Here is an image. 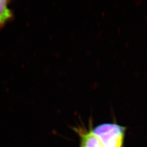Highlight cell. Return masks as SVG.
Returning <instances> with one entry per match:
<instances>
[{"label": "cell", "instance_id": "cell-1", "mask_svg": "<svg viewBox=\"0 0 147 147\" xmlns=\"http://www.w3.org/2000/svg\"><path fill=\"white\" fill-rule=\"evenodd\" d=\"M126 129L115 123H103L93 127L104 147H123Z\"/></svg>", "mask_w": 147, "mask_h": 147}, {"label": "cell", "instance_id": "cell-2", "mask_svg": "<svg viewBox=\"0 0 147 147\" xmlns=\"http://www.w3.org/2000/svg\"><path fill=\"white\" fill-rule=\"evenodd\" d=\"M9 2L0 0V27L4 26L13 18V13L9 7Z\"/></svg>", "mask_w": 147, "mask_h": 147}]
</instances>
